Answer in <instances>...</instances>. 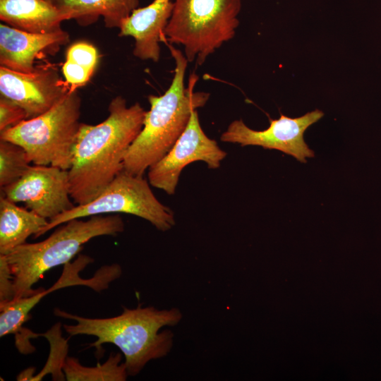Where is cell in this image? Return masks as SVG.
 Segmentation results:
<instances>
[{
    "mask_svg": "<svg viewBox=\"0 0 381 381\" xmlns=\"http://www.w3.org/2000/svg\"><path fill=\"white\" fill-rule=\"evenodd\" d=\"M241 0H174L164 42L181 44L188 62L201 66L239 25Z\"/></svg>",
    "mask_w": 381,
    "mask_h": 381,
    "instance_id": "5b68a950",
    "label": "cell"
},
{
    "mask_svg": "<svg viewBox=\"0 0 381 381\" xmlns=\"http://www.w3.org/2000/svg\"><path fill=\"white\" fill-rule=\"evenodd\" d=\"M99 62V53L92 44L77 42L66 53L62 72L71 89L85 85L94 73Z\"/></svg>",
    "mask_w": 381,
    "mask_h": 381,
    "instance_id": "e0dca14e",
    "label": "cell"
},
{
    "mask_svg": "<svg viewBox=\"0 0 381 381\" xmlns=\"http://www.w3.org/2000/svg\"><path fill=\"white\" fill-rule=\"evenodd\" d=\"M167 46L175 61L174 78L162 95L148 96L150 109L146 111L143 128L123 162V170L133 175L143 176L169 152L185 131L192 112L203 107L210 97V93L194 91L198 79L194 73L185 86L188 61L172 44L167 42Z\"/></svg>",
    "mask_w": 381,
    "mask_h": 381,
    "instance_id": "3957f363",
    "label": "cell"
},
{
    "mask_svg": "<svg viewBox=\"0 0 381 381\" xmlns=\"http://www.w3.org/2000/svg\"><path fill=\"white\" fill-rule=\"evenodd\" d=\"M48 223V219L1 195L0 255H7L25 243L31 235L37 238Z\"/></svg>",
    "mask_w": 381,
    "mask_h": 381,
    "instance_id": "2e32d148",
    "label": "cell"
},
{
    "mask_svg": "<svg viewBox=\"0 0 381 381\" xmlns=\"http://www.w3.org/2000/svg\"><path fill=\"white\" fill-rule=\"evenodd\" d=\"M324 116L319 109L291 118L282 114L277 119H270V126L263 131L248 127L240 120L232 121L222 134V142L238 143L241 146L256 145L265 149L277 150L306 163L307 157H313L314 152L304 140L306 131Z\"/></svg>",
    "mask_w": 381,
    "mask_h": 381,
    "instance_id": "30bf717a",
    "label": "cell"
},
{
    "mask_svg": "<svg viewBox=\"0 0 381 381\" xmlns=\"http://www.w3.org/2000/svg\"><path fill=\"white\" fill-rule=\"evenodd\" d=\"M119 353H111L102 364L84 366L73 357H67L63 371L68 381H124L128 375L125 363H121Z\"/></svg>",
    "mask_w": 381,
    "mask_h": 381,
    "instance_id": "ac0fdd59",
    "label": "cell"
},
{
    "mask_svg": "<svg viewBox=\"0 0 381 381\" xmlns=\"http://www.w3.org/2000/svg\"><path fill=\"white\" fill-rule=\"evenodd\" d=\"M173 8L171 0H154L147 6L134 10L123 21L119 36L132 37L135 40L133 54L135 57L159 61V42H163L164 31Z\"/></svg>",
    "mask_w": 381,
    "mask_h": 381,
    "instance_id": "4fadbf2b",
    "label": "cell"
},
{
    "mask_svg": "<svg viewBox=\"0 0 381 381\" xmlns=\"http://www.w3.org/2000/svg\"><path fill=\"white\" fill-rule=\"evenodd\" d=\"M47 339L50 344V353L44 368L30 380H41L47 374L51 373L53 380H66L63 365L67 358L68 343L61 336V324L57 323L44 334H39Z\"/></svg>",
    "mask_w": 381,
    "mask_h": 381,
    "instance_id": "ffe728a7",
    "label": "cell"
},
{
    "mask_svg": "<svg viewBox=\"0 0 381 381\" xmlns=\"http://www.w3.org/2000/svg\"><path fill=\"white\" fill-rule=\"evenodd\" d=\"M56 69L36 67L31 73H21L0 66L1 97L20 106L27 119L37 117L58 103L69 91Z\"/></svg>",
    "mask_w": 381,
    "mask_h": 381,
    "instance_id": "8fae6325",
    "label": "cell"
},
{
    "mask_svg": "<svg viewBox=\"0 0 381 381\" xmlns=\"http://www.w3.org/2000/svg\"><path fill=\"white\" fill-rule=\"evenodd\" d=\"M55 4L64 20H74L80 26L95 23L100 17L107 28H120L139 0H56Z\"/></svg>",
    "mask_w": 381,
    "mask_h": 381,
    "instance_id": "9a60e30c",
    "label": "cell"
},
{
    "mask_svg": "<svg viewBox=\"0 0 381 381\" xmlns=\"http://www.w3.org/2000/svg\"><path fill=\"white\" fill-rule=\"evenodd\" d=\"M69 42L63 29L49 33L23 31L6 24L0 25V64L21 73H31L35 58L48 50H55Z\"/></svg>",
    "mask_w": 381,
    "mask_h": 381,
    "instance_id": "7c38bea8",
    "label": "cell"
},
{
    "mask_svg": "<svg viewBox=\"0 0 381 381\" xmlns=\"http://www.w3.org/2000/svg\"><path fill=\"white\" fill-rule=\"evenodd\" d=\"M150 185L143 176L133 175L123 169L92 200L76 205L49 220L37 237L69 220L108 213L133 214L147 220L159 231H168L175 224L174 213L158 200Z\"/></svg>",
    "mask_w": 381,
    "mask_h": 381,
    "instance_id": "52a82bcc",
    "label": "cell"
},
{
    "mask_svg": "<svg viewBox=\"0 0 381 381\" xmlns=\"http://www.w3.org/2000/svg\"><path fill=\"white\" fill-rule=\"evenodd\" d=\"M0 19L9 26L32 33L60 30L64 20L55 3L47 0H0Z\"/></svg>",
    "mask_w": 381,
    "mask_h": 381,
    "instance_id": "5bb4252c",
    "label": "cell"
},
{
    "mask_svg": "<svg viewBox=\"0 0 381 381\" xmlns=\"http://www.w3.org/2000/svg\"><path fill=\"white\" fill-rule=\"evenodd\" d=\"M226 156L217 143L206 135L194 110L181 135L169 152L148 169V181L169 195L175 193L181 171L188 164L202 161L209 169H217Z\"/></svg>",
    "mask_w": 381,
    "mask_h": 381,
    "instance_id": "ba28073f",
    "label": "cell"
},
{
    "mask_svg": "<svg viewBox=\"0 0 381 381\" xmlns=\"http://www.w3.org/2000/svg\"><path fill=\"white\" fill-rule=\"evenodd\" d=\"M108 110L99 124L81 123L68 169L70 194L76 205L92 200L123 169L147 111L138 102L127 107L121 96L111 99Z\"/></svg>",
    "mask_w": 381,
    "mask_h": 381,
    "instance_id": "6da1fadb",
    "label": "cell"
},
{
    "mask_svg": "<svg viewBox=\"0 0 381 381\" xmlns=\"http://www.w3.org/2000/svg\"><path fill=\"white\" fill-rule=\"evenodd\" d=\"M14 298L13 277L4 255H0V303Z\"/></svg>",
    "mask_w": 381,
    "mask_h": 381,
    "instance_id": "7402d4cb",
    "label": "cell"
},
{
    "mask_svg": "<svg viewBox=\"0 0 381 381\" xmlns=\"http://www.w3.org/2000/svg\"><path fill=\"white\" fill-rule=\"evenodd\" d=\"M69 220L42 241L25 243L4 255L13 282L14 298L30 296L39 290L32 289L53 267L66 265L90 239L101 236H116L124 230L119 214L95 215L88 219Z\"/></svg>",
    "mask_w": 381,
    "mask_h": 381,
    "instance_id": "277c9868",
    "label": "cell"
},
{
    "mask_svg": "<svg viewBox=\"0 0 381 381\" xmlns=\"http://www.w3.org/2000/svg\"><path fill=\"white\" fill-rule=\"evenodd\" d=\"M56 316L76 322L64 325L71 336L85 334L94 336L95 341L90 347L97 352L104 344L116 346L125 357L128 375H136L150 361L168 354L173 346L174 334L169 329L159 330L164 326L178 324L182 318L177 308L158 310L153 306L136 308H124L117 316L107 318H90L69 313L56 308Z\"/></svg>",
    "mask_w": 381,
    "mask_h": 381,
    "instance_id": "7a4b0ae2",
    "label": "cell"
},
{
    "mask_svg": "<svg viewBox=\"0 0 381 381\" xmlns=\"http://www.w3.org/2000/svg\"><path fill=\"white\" fill-rule=\"evenodd\" d=\"M30 161L20 145L0 140V187L18 181L30 168Z\"/></svg>",
    "mask_w": 381,
    "mask_h": 381,
    "instance_id": "d6986e66",
    "label": "cell"
},
{
    "mask_svg": "<svg viewBox=\"0 0 381 381\" xmlns=\"http://www.w3.org/2000/svg\"><path fill=\"white\" fill-rule=\"evenodd\" d=\"M81 99L70 89L44 114L0 132V140L21 146L31 163L68 170L81 125Z\"/></svg>",
    "mask_w": 381,
    "mask_h": 381,
    "instance_id": "8992f818",
    "label": "cell"
},
{
    "mask_svg": "<svg viewBox=\"0 0 381 381\" xmlns=\"http://www.w3.org/2000/svg\"><path fill=\"white\" fill-rule=\"evenodd\" d=\"M1 195L23 202L49 221L75 205L71 200L68 170L52 166H30L16 182L1 188Z\"/></svg>",
    "mask_w": 381,
    "mask_h": 381,
    "instance_id": "9c48e42d",
    "label": "cell"
},
{
    "mask_svg": "<svg viewBox=\"0 0 381 381\" xmlns=\"http://www.w3.org/2000/svg\"><path fill=\"white\" fill-rule=\"evenodd\" d=\"M27 119L26 112L20 106L1 97L0 98V132L13 127Z\"/></svg>",
    "mask_w": 381,
    "mask_h": 381,
    "instance_id": "44dd1931",
    "label": "cell"
},
{
    "mask_svg": "<svg viewBox=\"0 0 381 381\" xmlns=\"http://www.w3.org/2000/svg\"><path fill=\"white\" fill-rule=\"evenodd\" d=\"M47 1H52L53 3H55L56 0H47Z\"/></svg>",
    "mask_w": 381,
    "mask_h": 381,
    "instance_id": "603a6c76",
    "label": "cell"
}]
</instances>
